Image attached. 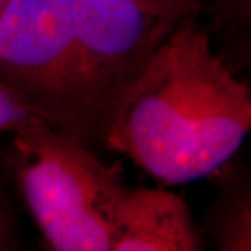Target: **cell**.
<instances>
[{
    "label": "cell",
    "instance_id": "1",
    "mask_svg": "<svg viewBox=\"0 0 251 251\" xmlns=\"http://www.w3.org/2000/svg\"><path fill=\"white\" fill-rule=\"evenodd\" d=\"M181 18L140 0H5L0 83L39 121L88 145Z\"/></svg>",
    "mask_w": 251,
    "mask_h": 251
},
{
    "label": "cell",
    "instance_id": "2",
    "mask_svg": "<svg viewBox=\"0 0 251 251\" xmlns=\"http://www.w3.org/2000/svg\"><path fill=\"white\" fill-rule=\"evenodd\" d=\"M251 129V90L214 51L199 18H181L119 103L103 147L165 184L217 173Z\"/></svg>",
    "mask_w": 251,
    "mask_h": 251
},
{
    "label": "cell",
    "instance_id": "3",
    "mask_svg": "<svg viewBox=\"0 0 251 251\" xmlns=\"http://www.w3.org/2000/svg\"><path fill=\"white\" fill-rule=\"evenodd\" d=\"M12 134L18 188L51 250L111 251L123 170L41 121Z\"/></svg>",
    "mask_w": 251,
    "mask_h": 251
},
{
    "label": "cell",
    "instance_id": "4",
    "mask_svg": "<svg viewBox=\"0 0 251 251\" xmlns=\"http://www.w3.org/2000/svg\"><path fill=\"white\" fill-rule=\"evenodd\" d=\"M202 240L181 196L160 188H127L119 196L111 251H198Z\"/></svg>",
    "mask_w": 251,
    "mask_h": 251
},
{
    "label": "cell",
    "instance_id": "5",
    "mask_svg": "<svg viewBox=\"0 0 251 251\" xmlns=\"http://www.w3.org/2000/svg\"><path fill=\"white\" fill-rule=\"evenodd\" d=\"M217 224L220 250H250V201L248 196H238L225 204Z\"/></svg>",
    "mask_w": 251,
    "mask_h": 251
},
{
    "label": "cell",
    "instance_id": "6",
    "mask_svg": "<svg viewBox=\"0 0 251 251\" xmlns=\"http://www.w3.org/2000/svg\"><path fill=\"white\" fill-rule=\"evenodd\" d=\"M34 121L39 119L0 83V132H15Z\"/></svg>",
    "mask_w": 251,
    "mask_h": 251
},
{
    "label": "cell",
    "instance_id": "7",
    "mask_svg": "<svg viewBox=\"0 0 251 251\" xmlns=\"http://www.w3.org/2000/svg\"><path fill=\"white\" fill-rule=\"evenodd\" d=\"M140 2L150 5L152 8L172 15L175 18L196 17L205 12V7L214 0H140Z\"/></svg>",
    "mask_w": 251,
    "mask_h": 251
},
{
    "label": "cell",
    "instance_id": "8",
    "mask_svg": "<svg viewBox=\"0 0 251 251\" xmlns=\"http://www.w3.org/2000/svg\"><path fill=\"white\" fill-rule=\"evenodd\" d=\"M10 220L5 212V207L0 201V250L10 248Z\"/></svg>",
    "mask_w": 251,
    "mask_h": 251
},
{
    "label": "cell",
    "instance_id": "9",
    "mask_svg": "<svg viewBox=\"0 0 251 251\" xmlns=\"http://www.w3.org/2000/svg\"><path fill=\"white\" fill-rule=\"evenodd\" d=\"M3 3H5V0H0V10H2V7H3Z\"/></svg>",
    "mask_w": 251,
    "mask_h": 251
}]
</instances>
